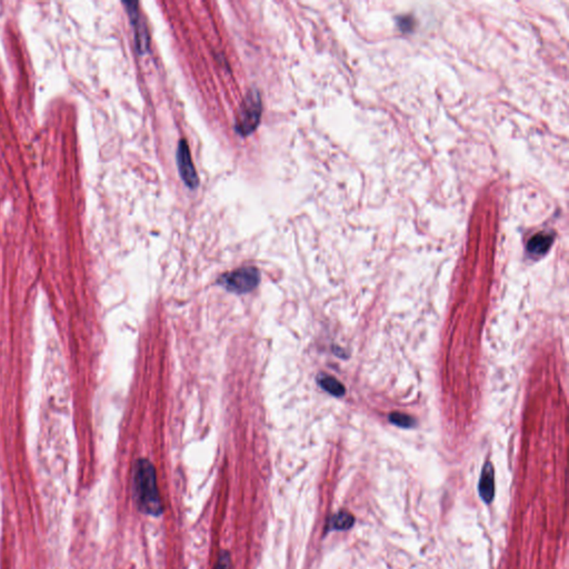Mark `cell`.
<instances>
[{
  "mask_svg": "<svg viewBox=\"0 0 569 569\" xmlns=\"http://www.w3.org/2000/svg\"><path fill=\"white\" fill-rule=\"evenodd\" d=\"M133 496L141 512L152 516L162 514V501L157 486L156 472L149 460H137L133 468Z\"/></svg>",
  "mask_w": 569,
  "mask_h": 569,
  "instance_id": "1",
  "label": "cell"
},
{
  "mask_svg": "<svg viewBox=\"0 0 569 569\" xmlns=\"http://www.w3.org/2000/svg\"><path fill=\"white\" fill-rule=\"evenodd\" d=\"M261 107L260 95L258 90L253 89L245 97L241 110L238 112L237 121H236L235 131L241 136H248L255 129L258 127L260 121Z\"/></svg>",
  "mask_w": 569,
  "mask_h": 569,
  "instance_id": "2",
  "label": "cell"
},
{
  "mask_svg": "<svg viewBox=\"0 0 569 569\" xmlns=\"http://www.w3.org/2000/svg\"><path fill=\"white\" fill-rule=\"evenodd\" d=\"M260 274L255 267H241L220 277L222 287L236 294L249 293L258 286Z\"/></svg>",
  "mask_w": 569,
  "mask_h": 569,
  "instance_id": "3",
  "label": "cell"
},
{
  "mask_svg": "<svg viewBox=\"0 0 569 569\" xmlns=\"http://www.w3.org/2000/svg\"><path fill=\"white\" fill-rule=\"evenodd\" d=\"M176 158H177L178 172L185 185L191 189L197 188L199 185V178L197 175L196 168L191 160L188 144L185 139H181L178 144Z\"/></svg>",
  "mask_w": 569,
  "mask_h": 569,
  "instance_id": "4",
  "label": "cell"
},
{
  "mask_svg": "<svg viewBox=\"0 0 569 569\" xmlns=\"http://www.w3.org/2000/svg\"><path fill=\"white\" fill-rule=\"evenodd\" d=\"M124 6H125L126 11L128 13L131 25H133V30H135L137 50L140 52V55H144L145 52H148L149 36L146 25L140 19L138 4L135 3V1H125Z\"/></svg>",
  "mask_w": 569,
  "mask_h": 569,
  "instance_id": "5",
  "label": "cell"
},
{
  "mask_svg": "<svg viewBox=\"0 0 569 569\" xmlns=\"http://www.w3.org/2000/svg\"><path fill=\"white\" fill-rule=\"evenodd\" d=\"M493 468L491 462H486L481 472L478 491L481 499L485 503H491L495 495V481H493Z\"/></svg>",
  "mask_w": 569,
  "mask_h": 569,
  "instance_id": "6",
  "label": "cell"
},
{
  "mask_svg": "<svg viewBox=\"0 0 569 569\" xmlns=\"http://www.w3.org/2000/svg\"><path fill=\"white\" fill-rule=\"evenodd\" d=\"M551 244H553V236L549 234L539 233L530 238L527 249L530 253H534V255H543L546 251H549Z\"/></svg>",
  "mask_w": 569,
  "mask_h": 569,
  "instance_id": "7",
  "label": "cell"
},
{
  "mask_svg": "<svg viewBox=\"0 0 569 569\" xmlns=\"http://www.w3.org/2000/svg\"><path fill=\"white\" fill-rule=\"evenodd\" d=\"M318 383L321 388L325 389L327 393L332 394L333 396L342 397L345 395V387L334 377L323 375V376H319Z\"/></svg>",
  "mask_w": 569,
  "mask_h": 569,
  "instance_id": "8",
  "label": "cell"
},
{
  "mask_svg": "<svg viewBox=\"0 0 569 569\" xmlns=\"http://www.w3.org/2000/svg\"><path fill=\"white\" fill-rule=\"evenodd\" d=\"M354 522L355 520H354L353 515H350L347 512H340L333 516L332 520L329 522V528L335 530L349 529L353 526Z\"/></svg>",
  "mask_w": 569,
  "mask_h": 569,
  "instance_id": "9",
  "label": "cell"
},
{
  "mask_svg": "<svg viewBox=\"0 0 569 569\" xmlns=\"http://www.w3.org/2000/svg\"><path fill=\"white\" fill-rule=\"evenodd\" d=\"M389 421H390V423L394 424V425L404 427V429L413 427L416 423L413 417H410V416L406 415V414L400 413H393L392 415L389 416Z\"/></svg>",
  "mask_w": 569,
  "mask_h": 569,
  "instance_id": "10",
  "label": "cell"
},
{
  "mask_svg": "<svg viewBox=\"0 0 569 569\" xmlns=\"http://www.w3.org/2000/svg\"><path fill=\"white\" fill-rule=\"evenodd\" d=\"M215 569H232V559L227 551H222L220 553V559L217 561Z\"/></svg>",
  "mask_w": 569,
  "mask_h": 569,
  "instance_id": "11",
  "label": "cell"
}]
</instances>
